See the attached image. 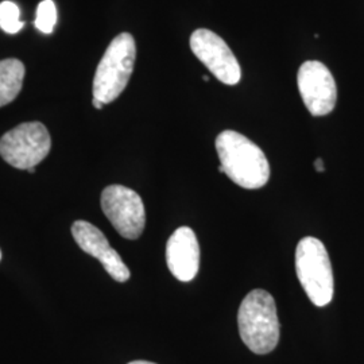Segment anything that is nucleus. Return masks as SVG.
Masks as SVG:
<instances>
[{"label":"nucleus","instance_id":"obj_10","mask_svg":"<svg viewBox=\"0 0 364 364\" xmlns=\"http://www.w3.org/2000/svg\"><path fill=\"white\" fill-rule=\"evenodd\" d=\"M166 263L170 273L181 282H191L198 273L200 246L192 228L180 227L166 245Z\"/></svg>","mask_w":364,"mask_h":364},{"label":"nucleus","instance_id":"obj_13","mask_svg":"<svg viewBox=\"0 0 364 364\" xmlns=\"http://www.w3.org/2000/svg\"><path fill=\"white\" fill-rule=\"evenodd\" d=\"M57 23V9L53 0H43L38 4L36 27L45 34H50Z\"/></svg>","mask_w":364,"mask_h":364},{"label":"nucleus","instance_id":"obj_15","mask_svg":"<svg viewBox=\"0 0 364 364\" xmlns=\"http://www.w3.org/2000/svg\"><path fill=\"white\" fill-rule=\"evenodd\" d=\"M92 103H93V107H95L96 109H102V108H103V105H105L102 102H100V100H97V99H93V102H92Z\"/></svg>","mask_w":364,"mask_h":364},{"label":"nucleus","instance_id":"obj_2","mask_svg":"<svg viewBox=\"0 0 364 364\" xmlns=\"http://www.w3.org/2000/svg\"><path fill=\"white\" fill-rule=\"evenodd\" d=\"M239 333L250 351L266 355L279 341V320L274 297L266 290L250 291L237 312Z\"/></svg>","mask_w":364,"mask_h":364},{"label":"nucleus","instance_id":"obj_16","mask_svg":"<svg viewBox=\"0 0 364 364\" xmlns=\"http://www.w3.org/2000/svg\"><path fill=\"white\" fill-rule=\"evenodd\" d=\"M129 364H156L151 363V362H146V360H135V362H131Z\"/></svg>","mask_w":364,"mask_h":364},{"label":"nucleus","instance_id":"obj_18","mask_svg":"<svg viewBox=\"0 0 364 364\" xmlns=\"http://www.w3.org/2000/svg\"><path fill=\"white\" fill-rule=\"evenodd\" d=\"M203 80H204V81H209V77L208 76H204V77H203Z\"/></svg>","mask_w":364,"mask_h":364},{"label":"nucleus","instance_id":"obj_3","mask_svg":"<svg viewBox=\"0 0 364 364\" xmlns=\"http://www.w3.org/2000/svg\"><path fill=\"white\" fill-rule=\"evenodd\" d=\"M136 58L135 39L122 33L112 39L93 77V99L109 105L122 95L130 81Z\"/></svg>","mask_w":364,"mask_h":364},{"label":"nucleus","instance_id":"obj_1","mask_svg":"<svg viewBox=\"0 0 364 364\" xmlns=\"http://www.w3.org/2000/svg\"><path fill=\"white\" fill-rule=\"evenodd\" d=\"M220 165L230 180L245 189L263 188L270 178V165L259 146L232 130L216 138Z\"/></svg>","mask_w":364,"mask_h":364},{"label":"nucleus","instance_id":"obj_9","mask_svg":"<svg viewBox=\"0 0 364 364\" xmlns=\"http://www.w3.org/2000/svg\"><path fill=\"white\" fill-rule=\"evenodd\" d=\"M72 235L78 247L85 254H90L93 258L100 260L105 272L111 275V278L120 284L130 279L129 267L124 264L117 251L109 246L108 239L97 227L88 221H75V224L72 225Z\"/></svg>","mask_w":364,"mask_h":364},{"label":"nucleus","instance_id":"obj_8","mask_svg":"<svg viewBox=\"0 0 364 364\" xmlns=\"http://www.w3.org/2000/svg\"><path fill=\"white\" fill-rule=\"evenodd\" d=\"M299 93L313 117L331 114L338 102V87L331 70L318 61H306L297 75Z\"/></svg>","mask_w":364,"mask_h":364},{"label":"nucleus","instance_id":"obj_11","mask_svg":"<svg viewBox=\"0 0 364 364\" xmlns=\"http://www.w3.org/2000/svg\"><path fill=\"white\" fill-rule=\"evenodd\" d=\"M25 65L15 58L0 61V107L10 105L22 91Z\"/></svg>","mask_w":364,"mask_h":364},{"label":"nucleus","instance_id":"obj_17","mask_svg":"<svg viewBox=\"0 0 364 364\" xmlns=\"http://www.w3.org/2000/svg\"><path fill=\"white\" fill-rule=\"evenodd\" d=\"M219 171H220V173H224V168H223V166H219Z\"/></svg>","mask_w":364,"mask_h":364},{"label":"nucleus","instance_id":"obj_7","mask_svg":"<svg viewBox=\"0 0 364 364\" xmlns=\"http://www.w3.org/2000/svg\"><path fill=\"white\" fill-rule=\"evenodd\" d=\"M191 49L209 72L225 85H236L242 78L240 65L224 39L207 28L191 36Z\"/></svg>","mask_w":364,"mask_h":364},{"label":"nucleus","instance_id":"obj_4","mask_svg":"<svg viewBox=\"0 0 364 364\" xmlns=\"http://www.w3.org/2000/svg\"><path fill=\"white\" fill-rule=\"evenodd\" d=\"M296 273L299 284L316 306H326L333 299V272L321 240L306 236L296 250Z\"/></svg>","mask_w":364,"mask_h":364},{"label":"nucleus","instance_id":"obj_19","mask_svg":"<svg viewBox=\"0 0 364 364\" xmlns=\"http://www.w3.org/2000/svg\"><path fill=\"white\" fill-rule=\"evenodd\" d=\"M0 259H1V251H0Z\"/></svg>","mask_w":364,"mask_h":364},{"label":"nucleus","instance_id":"obj_6","mask_svg":"<svg viewBox=\"0 0 364 364\" xmlns=\"http://www.w3.org/2000/svg\"><path fill=\"white\" fill-rule=\"evenodd\" d=\"M102 209L117 234L135 240L144 232L146 212L141 196L123 185H109L102 193Z\"/></svg>","mask_w":364,"mask_h":364},{"label":"nucleus","instance_id":"obj_5","mask_svg":"<svg viewBox=\"0 0 364 364\" xmlns=\"http://www.w3.org/2000/svg\"><path fill=\"white\" fill-rule=\"evenodd\" d=\"M50 149V134L39 122L22 123L0 138V156L16 169L36 168Z\"/></svg>","mask_w":364,"mask_h":364},{"label":"nucleus","instance_id":"obj_12","mask_svg":"<svg viewBox=\"0 0 364 364\" xmlns=\"http://www.w3.org/2000/svg\"><path fill=\"white\" fill-rule=\"evenodd\" d=\"M21 11L19 7L13 1H1L0 3V27L7 34H16L22 30L25 23L19 19Z\"/></svg>","mask_w":364,"mask_h":364},{"label":"nucleus","instance_id":"obj_14","mask_svg":"<svg viewBox=\"0 0 364 364\" xmlns=\"http://www.w3.org/2000/svg\"><path fill=\"white\" fill-rule=\"evenodd\" d=\"M314 168L317 171H324L326 170V166H324V162H323V159L321 158H317L316 161H314Z\"/></svg>","mask_w":364,"mask_h":364}]
</instances>
